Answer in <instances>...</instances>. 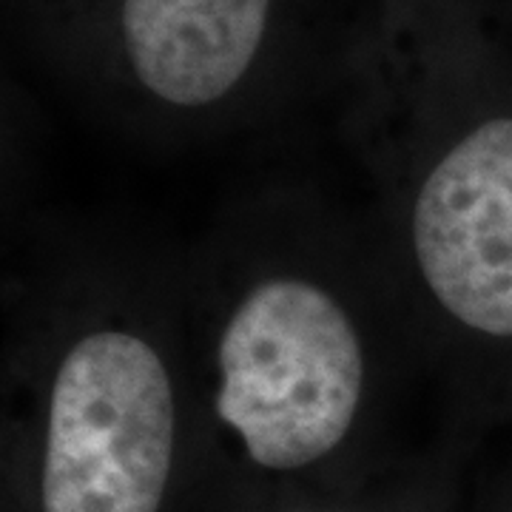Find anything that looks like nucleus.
Masks as SVG:
<instances>
[{
  "mask_svg": "<svg viewBox=\"0 0 512 512\" xmlns=\"http://www.w3.org/2000/svg\"><path fill=\"white\" fill-rule=\"evenodd\" d=\"M274 0H120L117 52L143 100L208 117L242 94L262 63Z\"/></svg>",
  "mask_w": 512,
  "mask_h": 512,
  "instance_id": "obj_3",
  "label": "nucleus"
},
{
  "mask_svg": "<svg viewBox=\"0 0 512 512\" xmlns=\"http://www.w3.org/2000/svg\"><path fill=\"white\" fill-rule=\"evenodd\" d=\"M3 436L32 512H165L205 453L177 259L37 225L3 279Z\"/></svg>",
  "mask_w": 512,
  "mask_h": 512,
  "instance_id": "obj_2",
  "label": "nucleus"
},
{
  "mask_svg": "<svg viewBox=\"0 0 512 512\" xmlns=\"http://www.w3.org/2000/svg\"><path fill=\"white\" fill-rule=\"evenodd\" d=\"M279 512H353V510L330 507V504H305V507H288V510H279Z\"/></svg>",
  "mask_w": 512,
  "mask_h": 512,
  "instance_id": "obj_4",
  "label": "nucleus"
},
{
  "mask_svg": "<svg viewBox=\"0 0 512 512\" xmlns=\"http://www.w3.org/2000/svg\"><path fill=\"white\" fill-rule=\"evenodd\" d=\"M177 276L205 453L311 478L404 419L419 384L444 402L365 217L316 191L228 205Z\"/></svg>",
  "mask_w": 512,
  "mask_h": 512,
  "instance_id": "obj_1",
  "label": "nucleus"
}]
</instances>
